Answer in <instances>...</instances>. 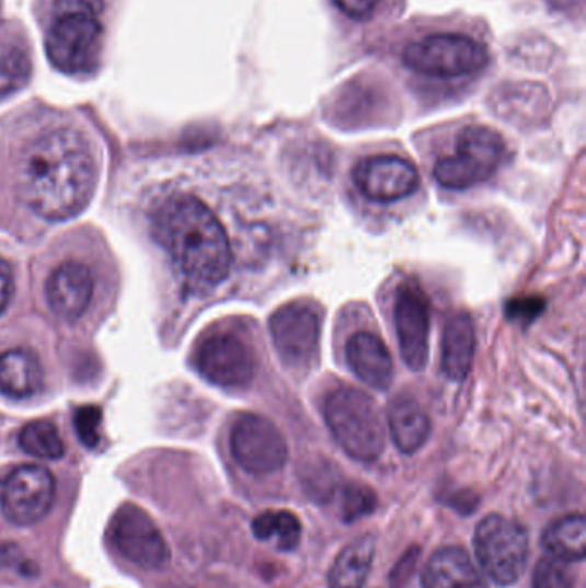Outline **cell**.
I'll return each mask as SVG.
<instances>
[{
    "label": "cell",
    "instance_id": "obj_14",
    "mask_svg": "<svg viewBox=\"0 0 586 588\" xmlns=\"http://www.w3.org/2000/svg\"><path fill=\"white\" fill-rule=\"evenodd\" d=\"M395 333L404 364L413 372H422L428 361L430 313L427 298L413 286L399 289L394 309Z\"/></svg>",
    "mask_w": 586,
    "mask_h": 588
},
{
    "label": "cell",
    "instance_id": "obj_29",
    "mask_svg": "<svg viewBox=\"0 0 586 588\" xmlns=\"http://www.w3.org/2000/svg\"><path fill=\"white\" fill-rule=\"evenodd\" d=\"M543 307H545V301L542 298H516L515 301H510L507 304V315L513 321L530 324V322H533L543 312Z\"/></svg>",
    "mask_w": 586,
    "mask_h": 588
},
{
    "label": "cell",
    "instance_id": "obj_23",
    "mask_svg": "<svg viewBox=\"0 0 586 588\" xmlns=\"http://www.w3.org/2000/svg\"><path fill=\"white\" fill-rule=\"evenodd\" d=\"M32 60L23 42L18 38L0 41V99L12 95L28 83Z\"/></svg>",
    "mask_w": 586,
    "mask_h": 588
},
{
    "label": "cell",
    "instance_id": "obj_9",
    "mask_svg": "<svg viewBox=\"0 0 586 588\" xmlns=\"http://www.w3.org/2000/svg\"><path fill=\"white\" fill-rule=\"evenodd\" d=\"M56 500L53 473L38 464H23L0 481V509L16 527H32L47 518Z\"/></svg>",
    "mask_w": 586,
    "mask_h": 588
},
{
    "label": "cell",
    "instance_id": "obj_4",
    "mask_svg": "<svg viewBox=\"0 0 586 588\" xmlns=\"http://www.w3.org/2000/svg\"><path fill=\"white\" fill-rule=\"evenodd\" d=\"M325 422L341 448L358 461H376L386 448V427L376 400L341 385L325 400Z\"/></svg>",
    "mask_w": 586,
    "mask_h": 588
},
{
    "label": "cell",
    "instance_id": "obj_12",
    "mask_svg": "<svg viewBox=\"0 0 586 588\" xmlns=\"http://www.w3.org/2000/svg\"><path fill=\"white\" fill-rule=\"evenodd\" d=\"M272 341L288 365H307L319 348L320 316L307 304H288L271 316Z\"/></svg>",
    "mask_w": 586,
    "mask_h": 588
},
{
    "label": "cell",
    "instance_id": "obj_32",
    "mask_svg": "<svg viewBox=\"0 0 586 588\" xmlns=\"http://www.w3.org/2000/svg\"><path fill=\"white\" fill-rule=\"evenodd\" d=\"M12 288H14V283H12L11 265L0 258V315L8 309L12 297Z\"/></svg>",
    "mask_w": 586,
    "mask_h": 588
},
{
    "label": "cell",
    "instance_id": "obj_3",
    "mask_svg": "<svg viewBox=\"0 0 586 588\" xmlns=\"http://www.w3.org/2000/svg\"><path fill=\"white\" fill-rule=\"evenodd\" d=\"M102 0H57L47 32L48 60L66 74H87L99 66L104 26Z\"/></svg>",
    "mask_w": 586,
    "mask_h": 588
},
{
    "label": "cell",
    "instance_id": "obj_18",
    "mask_svg": "<svg viewBox=\"0 0 586 588\" xmlns=\"http://www.w3.org/2000/svg\"><path fill=\"white\" fill-rule=\"evenodd\" d=\"M423 588H476L482 585L470 554L459 547H444L423 569Z\"/></svg>",
    "mask_w": 586,
    "mask_h": 588
},
{
    "label": "cell",
    "instance_id": "obj_15",
    "mask_svg": "<svg viewBox=\"0 0 586 588\" xmlns=\"http://www.w3.org/2000/svg\"><path fill=\"white\" fill-rule=\"evenodd\" d=\"M48 307L65 321H77L89 309L93 298V276L81 262H65L47 280Z\"/></svg>",
    "mask_w": 586,
    "mask_h": 588
},
{
    "label": "cell",
    "instance_id": "obj_28",
    "mask_svg": "<svg viewBox=\"0 0 586 588\" xmlns=\"http://www.w3.org/2000/svg\"><path fill=\"white\" fill-rule=\"evenodd\" d=\"M74 428H77L78 439L81 445L93 449L100 442V424H102V410L99 406H81L74 412Z\"/></svg>",
    "mask_w": 586,
    "mask_h": 588
},
{
    "label": "cell",
    "instance_id": "obj_7",
    "mask_svg": "<svg viewBox=\"0 0 586 588\" xmlns=\"http://www.w3.org/2000/svg\"><path fill=\"white\" fill-rule=\"evenodd\" d=\"M475 554L491 580L509 587L527 568V530L503 515L483 518L475 530Z\"/></svg>",
    "mask_w": 586,
    "mask_h": 588
},
{
    "label": "cell",
    "instance_id": "obj_20",
    "mask_svg": "<svg viewBox=\"0 0 586 588\" xmlns=\"http://www.w3.org/2000/svg\"><path fill=\"white\" fill-rule=\"evenodd\" d=\"M389 427L399 451L413 454L430 436V420L422 404L411 396H398L388 410Z\"/></svg>",
    "mask_w": 586,
    "mask_h": 588
},
{
    "label": "cell",
    "instance_id": "obj_8",
    "mask_svg": "<svg viewBox=\"0 0 586 588\" xmlns=\"http://www.w3.org/2000/svg\"><path fill=\"white\" fill-rule=\"evenodd\" d=\"M108 537L124 560L145 572H159L171 560L168 542L156 521L145 509L131 503L114 512Z\"/></svg>",
    "mask_w": 586,
    "mask_h": 588
},
{
    "label": "cell",
    "instance_id": "obj_11",
    "mask_svg": "<svg viewBox=\"0 0 586 588\" xmlns=\"http://www.w3.org/2000/svg\"><path fill=\"white\" fill-rule=\"evenodd\" d=\"M196 369L219 388H246L255 376V357L241 337L217 334L207 337L199 346Z\"/></svg>",
    "mask_w": 586,
    "mask_h": 588
},
{
    "label": "cell",
    "instance_id": "obj_27",
    "mask_svg": "<svg viewBox=\"0 0 586 588\" xmlns=\"http://www.w3.org/2000/svg\"><path fill=\"white\" fill-rule=\"evenodd\" d=\"M379 499L370 487L364 484H349L343 488L341 496V518L346 523L368 517L376 511Z\"/></svg>",
    "mask_w": 586,
    "mask_h": 588
},
{
    "label": "cell",
    "instance_id": "obj_26",
    "mask_svg": "<svg viewBox=\"0 0 586 588\" xmlns=\"http://www.w3.org/2000/svg\"><path fill=\"white\" fill-rule=\"evenodd\" d=\"M575 584V569L561 557L549 554L535 566L531 588H573Z\"/></svg>",
    "mask_w": 586,
    "mask_h": 588
},
{
    "label": "cell",
    "instance_id": "obj_17",
    "mask_svg": "<svg viewBox=\"0 0 586 588\" xmlns=\"http://www.w3.org/2000/svg\"><path fill=\"white\" fill-rule=\"evenodd\" d=\"M44 370L32 349L14 348L0 355V391L12 400H26L41 392Z\"/></svg>",
    "mask_w": 586,
    "mask_h": 588
},
{
    "label": "cell",
    "instance_id": "obj_13",
    "mask_svg": "<svg viewBox=\"0 0 586 588\" xmlns=\"http://www.w3.org/2000/svg\"><path fill=\"white\" fill-rule=\"evenodd\" d=\"M355 183L368 200L391 204L413 195L418 189L420 176L406 159L380 155L356 165Z\"/></svg>",
    "mask_w": 586,
    "mask_h": 588
},
{
    "label": "cell",
    "instance_id": "obj_25",
    "mask_svg": "<svg viewBox=\"0 0 586 588\" xmlns=\"http://www.w3.org/2000/svg\"><path fill=\"white\" fill-rule=\"evenodd\" d=\"M20 448L41 460H59L65 457V442L53 422L36 420L20 433Z\"/></svg>",
    "mask_w": 586,
    "mask_h": 588
},
{
    "label": "cell",
    "instance_id": "obj_21",
    "mask_svg": "<svg viewBox=\"0 0 586 588\" xmlns=\"http://www.w3.org/2000/svg\"><path fill=\"white\" fill-rule=\"evenodd\" d=\"M376 556V539L364 535L343 549L329 572V588H364Z\"/></svg>",
    "mask_w": 586,
    "mask_h": 588
},
{
    "label": "cell",
    "instance_id": "obj_19",
    "mask_svg": "<svg viewBox=\"0 0 586 588\" xmlns=\"http://www.w3.org/2000/svg\"><path fill=\"white\" fill-rule=\"evenodd\" d=\"M476 348L475 324L468 313H458L447 322L443 343V370L451 381L467 379Z\"/></svg>",
    "mask_w": 586,
    "mask_h": 588
},
{
    "label": "cell",
    "instance_id": "obj_30",
    "mask_svg": "<svg viewBox=\"0 0 586 588\" xmlns=\"http://www.w3.org/2000/svg\"><path fill=\"white\" fill-rule=\"evenodd\" d=\"M0 563L14 569V572L21 573L24 577H33L36 573L33 561L26 560V557L21 554L18 545H2V547H0Z\"/></svg>",
    "mask_w": 586,
    "mask_h": 588
},
{
    "label": "cell",
    "instance_id": "obj_24",
    "mask_svg": "<svg viewBox=\"0 0 586 588\" xmlns=\"http://www.w3.org/2000/svg\"><path fill=\"white\" fill-rule=\"evenodd\" d=\"M253 533L258 541L276 539V547L284 553L298 547L301 541V523L289 511H265L253 520Z\"/></svg>",
    "mask_w": 586,
    "mask_h": 588
},
{
    "label": "cell",
    "instance_id": "obj_31",
    "mask_svg": "<svg viewBox=\"0 0 586 588\" xmlns=\"http://www.w3.org/2000/svg\"><path fill=\"white\" fill-rule=\"evenodd\" d=\"M343 14L356 21H367L374 16L379 0H332Z\"/></svg>",
    "mask_w": 586,
    "mask_h": 588
},
{
    "label": "cell",
    "instance_id": "obj_5",
    "mask_svg": "<svg viewBox=\"0 0 586 588\" xmlns=\"http://www.w3.org/2000/svg\"><path fill=\"white\" fill-rule=\"evenodd\" d=\"M506 157L503 137L487 126L459 132L456 152L435 164L434 176L444 188L467 189L494 176Z\"/></svg>",
    "mask_w": 586,
    "mask_h": 588
},
{
    "label": "cell",
    "instance_id": "obj_16",
    "mask_svg": "<svg viewBox=\"0 0 586 588\" xmlns=\"http://www.w3.org/2000/svg\"><path fill=\"white\" fill-rule=\"evenodd\" d=\"M346 358L365 384L379 391L391 388L394 364L388 346L376 334L356 333L347 341Z\"/></svg>",
    "mask_w": 586,
    "mask_h": 588
},
{
    "label": "cell",
    "instance_id": "obj_10",
    "mask_svg": "<svg viewBox=\"0 0 586 588\" xmlns=\"http://www.w3.org/2000/svg\"><path fill=\"white\" fill-rule=\"evenodd\" d=\"M231 451L241 469L252 475L279 472L288 461V445L279 428L264 416H241L231 433Z\"/></svg>",
    "mask_w": 586,
    "mask_h": 588
},
{
    "label": "cell",
    "instance_id": "obj_6",
    "mask_svg": "<svg viewBox=\"0 0 586 588\" xmlns=\"http://www.w3.org/2000/svg\"><path fill=\"white\" fill-rule=\"evenodd\" d=\"M404 65L434 78H459L482 71L489 62L485 45L459 33H437L404 48Z\"/></svg>",
    "mask_w": 586,
    "mask_h": 588
},
{
    "label": "cell",
    "instance_id": "obj_1",
    "mask_svg": "<svg viewBox=\"0 0 586 588\" xmlns=\"http://www.w3.org/2000/svg\"><path fill=\"white\" fill-rule=\"evenodd\" d=\"M95 185L92 150L77 129H48L18 157V195L44 219L66 220L83 212Z\"/></svg>",
    "mask_w": 586,
    "mask_h": 588
},
{
    "label": "cell",
    "instance_id": "obj_22",
    "mask_svg": "<svg viewBox=\"0 0 586 588\" xmlns=\"http://www.w3.org/2000/svg\"><path fill=\"white\" fill-rule=\"evenodd\" d=\"M542 545L552 556L561 557L567 563L585 560L586 520L583 515H567L547 527L542 535Z\"/></svg>",
    "mask_w": 586,
    "mask_h": 588
},
{
    "label": "cell",
    "instance_id": "obj_2",
    "mask_svg": "<svg viewBox=\"0 0 586 588\" xmlns=\"http://www.w3.org/2000/svg\"><path fill=\"white\" fill-rule=\"evenodd\" d=\"M153 234L195 291H210L229 276L228 232L195 196H171L160 205L153 214Z\"/></svg>",
    "mask_w": 586,
    "mask_h": 588
}]
</instances>
